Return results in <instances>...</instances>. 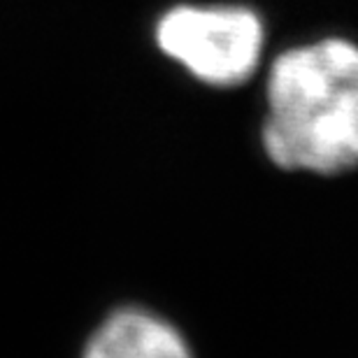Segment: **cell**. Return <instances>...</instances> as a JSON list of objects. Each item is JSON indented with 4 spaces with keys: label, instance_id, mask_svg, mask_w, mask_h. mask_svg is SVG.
<instances>
[{
    "label": "cell",
    "instance_id": "1",
    "mask_svg": "<svg viewBox=\"0 0 358 358\" xmlns=\"http://www.w3.org/2000/svg\"><path fill=\"white\" fill-rule=\"evenodd\" d=\"M263 147L282 170L335 177L358 168V47L324 40L275 61Z\"/></svg>",
    "mask_w": 358,
    "mask_h": 358
},
{
    "label": "cell",
    "instance_id": "3",
    "mask_svg": "<svg viewBox=\"0 0 358 358\" xmlns=\"http://www.w3.org/2000/svg\"><path fill=\"white\" fill-rule=\"evenodd\" d=\"M84 358H193L182 333L147 310L110 314L91 335Z\"/></svg>",
    "mask_w": 358,
    "mask_h": 358
},
{
    "label": "cell",
    "instance_id": "2",
    "mask_svg": "<svg viewBox=\"0 0 358 358\" xmlns=\"http://www.w3.org/2000/svg\"><path fill=\"white\" fill-rule=\"evenodd\" d=\"M156 40L200 82L233 89L259 66L263 26L245 7H177L161 19Z\"/></svg>",
    "mask_w": 358,
    "mask_h": 358
}]
</instances>
